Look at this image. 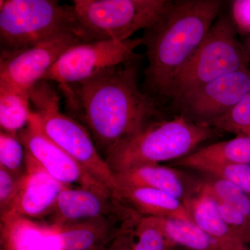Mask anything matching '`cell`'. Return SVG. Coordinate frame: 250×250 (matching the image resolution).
Wrapping results in <instances>:
<instances>
[{
    "mask_svg": "<svg viewBox=\"0 0 250 250\" xmlns=\"http://www.w3.org/2000/svg\"><path fill=\"white\" fill-rule=\"evenodd\" d=\"M47 86L38 83L29 93L37 108L34 113L41 129L121 202L116 174L100 154L93 137L80 123L61 113L58 97Z\"/></svg>",
    "mask_w": 250,
    "mask_h": 250,
    "instance_id": "obj_5",
    "label": "cell"
},
{
    "mask_svg": "<svg viewBox=\"0 0 250 250\" xmlns=\"http://www.w3.org/2000/svg\"><path fill=\"white\" fill-rule=\"evenodd\" d=\"M123 231L108 245L106 250H131V230Z\"/></svg>",
    "mask_w": 250,
    "mask_h": 250,
    "instance_id": "obj_30",
    "label": "cell"
},
{
    "mask_svg": "<svg viewBox=\"0 0 250 250\" xmlns=\"http://www.w3.org/2000/svg\"><path fill=\"white\" fill-rule=\"evenodd\" d=\"M139 59L75 84L94 142L105 156L161 116L138 85Z\"/></svg>",
    "mask_w": 250,
    "mask_h": 250,
    "instance_id": "obj_1",
    "label": "cell"
},
{
    "mask_svg": "<svg viewBox=\"0 0 250 250\" xmlns=\"http://www.w3.org/2000/svg\"><path fill=\"white\" fill-rule=\"evenodd\" d=\"M243 45H244L245 49H246L247 54H248L250 61V35L247 36Z\"/></svg>",
    "mask_w": 250,
    "mask_h": 250,
    "instance_id": "obj_31",
    "label": "cell"
},
{
    "mask_svg": "<svg viewBox=\"0 0 250 250\" xmlns=\"http://www.w3.org/2000/svg\"><path fill=\"white\" fill-rule=\"evenodd\" d=\"M142 39L80 42L65 51L42 81L78 84L130 61L139 59L135 49Z\"/></svg>",
    "mask_w": 250,
    "mask_h": 250,
    "instance_id": "obj_8",
    "label": "cell"
},
{
    "mask_svg": "<svg viewBox=\"0 0 250 250\" xmlns=\"http://www.w3.org/2000/svg\"><path fill=\"white\" fill-rule=\"evenodd\" d=\"M174 250H175V249H174ZM190 250L186 249V250Z\"/></svg>",
    "mask_w": 250,
    "mask_h": 250,
    "instance_id": "obj_33",
    "label": "cell"
},
{
    "mask_svg": "<svg viewBox=\"0 0 250 250\" xmlns=\"http://www.w3.org/2000/svg\"><path fill=\"white\" fill-rule=\"evenodd\" d=\"M231 16H219L196 50L176 74L166 98L184 94L227 74L250 67L243 44L237 39Z\"/></svg>",
    "mask_w": 250,
    "mask_h": 250,
    "instance_id": "obj_4",
    "label": "cell"
},
{
    "mask_svg": "<svg viewBox=\"0 0 250 250\" xmlns=\"http://www.w3.org/2000/svg\"><path fill=\"white\" fill-rule=\"evenodd\" d=\"M250 164V137L234 139L210 145L177 159L174 165L198 170L202 166L219 164Z\"/></svg>",
    "mask_w": 250,
    "mask_h": 250,
    "instance_id": "obj_18",
    "label": "cell"
},
{
    "mask_svg": "<svg viewBox=\"0 0 250 250\" xmlns=\"http://www.w3.org/2000/svg\"><path fill=\"white\" fill-rule=\"evenodd\" d=\"M25 163V173L17 195L9 209L2 215H21L43 220L53 210L62 190L71 187L54 178L27 150Z\"/></svg>",
    "mask_w": 250,
    "mask_h": 250,
    "instance_id": "obj_13",
    "label": "cell"
},
{
    "mask_svg": "<svg viewBox=\"0 0 250 250\" xmlns=\"http://www.w3.org/2000/svg\"><path fill=\"white\" fill-rule=\"evenodd\" d=\"M231 14L237 32L242 36L250 35V0L231 1Z\"/></svg>",
    "mask_w": 250,
    "mask_h": 250,
    "instance_id": "obj_29",
    "label": "cell"
},
{
    "mask_svg": "<svg viewBox=\"0 0 250 250\" xmlns=\"http://www.w3.org/2000/svg\"><path fill=\"white\" fill-rule=\"evenodd\" d=\"M115 174L119 187L156 189L170 194L182 202L186 197L182 180L177 172L170 167L159 164L138 166Z\"/></svg>",
    "mask_w": 250,
    "mask_h": 250,
    "instance_id": "obj_19",
    "label": "cell"
},
{
    "mask_svg": "<svg viewBox=\"0 0 250 250\" xmlns=\"http://www.w3.org/2000/svg\"><path fill=\"white\" fill-rule=\"evenodd\" d=\"M215 131L183 115L171 121H156L112 149L105 160L115 174L138 166L157 165L188 155Z\"/></svg>",
    "mask_w": 250,
    "mask_h": 250,
    "instance_id": "obj_3",
    "label": "cell"
},
{
    "mask_svg": "<svg viewBox=\"0 0 250 250\" xmlns=\"http://www.w3.org/2000/svg\"><path fill=\"white\" fill-rule=\"evenodd\" d=\"M0 2L1 54L15 53L68 33L77 35L72 6L54 0Z\"/></svg>",
    "mask_w": 250,
    "mask_h": 250,
    "instance_id": "obj_7",
    "label": "cell"
},
{
    "mask_svg": "<svg viewBox=\"0 0 250 250\" xmlns=\"http://www.w3.org/2000/svg\"><path fill=\"white\" fill-rule=\"evenodd\" d=\"M247 243H248V246H249V249L250 250V225L249 231H248V236H247Z\"/></svg>",
    "mask_w": 250,
    "mask_h": 250,
    "instance_id": "obj_32",
    "label": "cell"
},
{
    "mask_svg": "<svg viewBox=\"0 0 250 250\" xmlns=\"http://www.w3.org/2000/svg\"><path fill=\"white\" fill-rule=\"evenodd\" d=\"M54 229L44 220L16 214L0 216V250H39Z\"/></svg>",
    "mask_w": 250,
    "mask_h": 250,
    "instance_id": "obj_17",
    "label": "cell"
},
{
    "mask_svg": "<svg viewBox=\"0 0 250 250\" xmlns=\"http://www.w3.org/2000/svg\"><path fill=\"white\" fill-rule=\"evenodd\" d=\"M18 136L26 150L59 182L68 187L76 185L110 192L42 132L34 113L29 124L18 134Z\"/></svg>",
    "mask_w": 250,
    "mask_h": 250,
    "instance_id": "obj_12",
    "label": "cell"
},
{
    "mask_svg": "<svg viewBox=\"0 0 250 250\" xmlns=\"http://www.w3.org/2000/svg\"><path fill=\"white\" fill-rule=\"evenodd\" d=\"M131 250H174L156 217L142 216L130 233Z\"/></svg>",
    "mask_w": 250,
    "mask_h": 250,
    "instance_id": "obj_22",
    "label": "cell"
},
{
    "mask_svg": "<svg viewBox=\"0 0 250 250\" xmlns=\"http://www.w3.org/2000/svg\"><path fill=\"white\" fill-rule=\"evenodd\" d=\"M198 170L231 182L250 195V164L207 165L202 166Z\"/></svg>",
    "mask_w": 250,
    "mask_h": 250,
    "instance_id": "obj_26",
    "label": "cell"
},
{
    "mask_svg": "<svg viewBox=\"0 0 250 250\" xmlns=\"http://www.w3.org/2000/svg\"><path fill=\"white\" fill-rule=\"evenodd\" d=\"M26 149L18 135L0 132V167L18 174L25 173Z\"/></svg>",
    "mask_w": 250,
    "mask_h": 250,
    "instance_id": "obj_25",
    "label": "cell"
},
{
    "mask_svg": "<svg viewBox=\"0 0 250 250\" xmlns=\"http://www.w3.org/2000/svg\"><path fill=\"white\" fill-rule=\"evenodd\" d=\"M80 42L77 34L68 33L15 53L1 54L0 84L29 93L65 51Z\"/></svg>",
    "mask_w": 250,
    "mask_h": 250,
    "instance_id": "obj_10",
    "label": "cell"
},
{
    "mask_svg": "<svg viewBox=\"0 0 250 250\" xmlns=\"http://www.w3.org/2000/svg\"><path fill=\"white\" fill-rule=\"evenodd\" d=\"M183 202L192 221L218 242L224 250H250L246 240L224 221L211 197L198 193L186 196Z\"/></svg>",
    "mask_w": 250,
    "mask_h": 250,
    "instance_id": "obj_15",
    "label": "cell"
},
{
    "mask_svg": "<svg viewBox=\"0 0 250 250\" xmlns=\"http://www.w3.org/2000/svg\"><path fill=\"white\" fill-rule=\"evenodd\" d=\"M213 200L224 221L230 228L232 229L233 231L243 237L247 242V236L250 225V219L247 218L236 208L218 200Z\"/></svg>",
    "mask_w": 250,
    "mask_h": 250,
    "instance_id": "obj_28",
    "label": "cell"
},
{
    "mask_svg": "<svg viewBox=\"0 0 250 250\" xmlns=\"http://www.w3.org/2000/svg\"><path fill=\"white\" fill-rule=\"evenodd\" d=\"M29 92L0 84V126L1 131L18 135L27 127L34 111L29 107Z\"/></svg>",
    "mask_w": 250,
    "mask_h": 250,
    "instance_id": "obj_20",
    "label": "cell"
},
{
    "mask_svg": "<svg viewBox=\"0 0 250 250\" xmlns=\"http://www.w3.org/2000/svg\"><path fill=\"white\" fill-rule=\"evenodd\" d=\"M172 1L75 0L72 10L82 42L126 41L152 27Z\"/></svg>",
    "mask_w": 250,
    "mask_h": 250,
    "instance_id": "obj_6",
    "label": "cell"
},
{
    "mask_svg": "<svg viewBox=\"0 0 250 250\" xmlns=\"http://www.w3.org/2000/svg\"><path fill=\"white\" fill-rule=\"evenodd\" d=\"M220 0L172 1L157 22L141 37L148 65L147 88L166 98L176 74L190 58L220 15Z\"/></svg>",
    "mask_w": 250,
    "mask_h": 250,
    "instance_id": "obj_2",
    "label": "cell"
},
{
    "mask_svg": "<svg viewBox=\"0 0 250 250\" xmlns=\"http://www.w3.org/2000/svg\"><path fill=\"white\" fill-rule=\"evenodd\" d=\"M197 190L236 208L250 220V195L231 182L215 178L199 184Z\"/></svg>",
    "mask_w": 250,
    "mask_h": 250,
    "instance_id": "obj_23",
    "label": "cell"
},
{
    "mask_svg": "<svg viewBox=\"0 0 250 250\" xmlns=\"http://www.w3.org/2000/svg\"><path fill=\"white\" fill-rule=\"evenodd\" d=\"M100 218L137 220L140 217L106 190L71 187L62 190L53 210L43 220L59 228Z\"/></svg>",
    "mask_w": 250,
    "mask_h": 250,
    "instance_id": "obj_11",
    "label": "cell"
},
{
    "mask_svg": "<svg viewBox=\"0 0 250 250\" xmlns=\"http://www.w3.org/2000/svg\"><path fill=\"white\" fill-rule=\"evenodd\" d=\"M213 129L250 137V92L223 115L210 122Z\"/></svg>",
    "mask_w": 250,
    "mask_h": 250,
    "instance_id": "obj_24",
    "label": "cell"
},
{
    "mask_svg": "<svg viewBox=\"0 0 250 250\" xmlns=\"http://www.w3.org/2000/svg\"><path fill=\"white\" fill-rule=\"evenodd\" d=\"M106 250V248H105V249H104L103 250Z\"/></svg>",
    "mask_w": 250,
    "mask_h": 250,
    "instance_id": "obj_34",
    "label": "cell"
},
{
    "mask_svg": "<svg viewBox=\"0 0 250 250\" xmlns=\"http://www.w3.org/2000/svg\"><path fill=\"white\" fill-rule=\"evenodd\" d=\"M24 175L0 167V215L6 213L12 205Z\"/></svg>",
    "mask_w": 250,
    "mask_h": 250,
    "instance_id": "obj_27",
    "label": "cell"
},
{
    "mask_svg": "<svg viewBox=\"0 0 250 250\" xmlns=\"http://www.w3.org/2000/svg\"><path fill=\"white\" fill-rule=\"evenodd\" d=\"M118 220L135 221L118 218H100L54 228L46 236L39 250H103L107 248L116 236L131 229L136 223L118 227Z\"/></svg>",
    "mask_w": 250,
    "mask_h": 250,
    "instance_id": "obj_14",
    "label": "cell"
},
{
    "mask_svg": "<svg viewBox=\"0 0 250 250\" xmlns=\"http://www.w3.org/2000/svg\"><path fill=\"white\" fill-rule=\"evenodd\" d=\"M163 231L174 246L190 250H224L193 222L179 219L157 218Z\"/></svg>",
    "mask_w": 250,
    "mask_h": 250,
    "instance_id": "obj_21",
    "label": "cell"
},
{
    "mask_svg": "<svg viewBox=\"0 0 250 250\" xmlns=\"http://www.w3.org/2000/svg\"><path fill=\"white\" fill-rule=\"evenodd\" d=\"M120 201L143 216L192 222L184 202L167 192L149 188L120 186Z\"/></svg>",
    "mask_w": 250,
    "mask_h": 250,
    "instance_id": "obj_16",
    "label": "cell"
},
{
    "mask_svg": "<svg viewBox=\"0 0 250 250\" xmlns=\"http://www.w3.org/2000/svg\"><path fill=\"white\" fill-rule=\"evenodd\" d=\"M250 92V66L227 74L175 100L182 115L198 124H209Z\"/></svg>",
    "mask_w": 250,
    "mask_h": 250,
    "instance_id": "obj_9",
    "label": "cell"
}]
</instances>
